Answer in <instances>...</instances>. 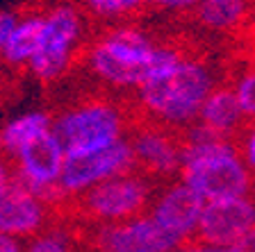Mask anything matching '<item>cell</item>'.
I'll list each match as a JSON object with an SVG mask.
<instances>
[{"instance_id": "cb8c5ba5", "label": "cell", "mask_w": 255, "mask_h": 252, "mask_svg": "<svg viewBox=\"0 0 255 252\" xmlns=\"http://www.w3.org/2000/svg\"><path fill=\"white\" fill-rule=\"evenodd\" d=\"M16 18H18V14L11 9H0V53H2V48H5V41L7 37H9L11 27H14Z\"/></svg>"}, {"instance_id": "44dd1931", "label": "cell", "mask_w": 255, "mask_h": 252, "mask_svg": "<svg viewBox=\"0 0 255 252\" xmlns=\"http://www.w3.org/2000/svg\"><path fill=\"white\" fill-rule=\"evenodd\" d=\"M196 2L198 0H146V9L166 16H185L194 11Z\"/></svg>"}, {"instance_id": "2e32d148", "label": "cell", "mask_w": 255, "mask_h": 252, "mask_svg": "<svg viewBox=\"0 0 255 252\" xmlns=\"http://www.w3.org/2000/svg\"><path fill=\"white\" fill-rule=\"evenodd\" d=\"M39 37H41V7L18 14L0 53V62L11 71L27 69V64L39 48Z\"/></svg>"}, {"instance_id": "83f0119b", "label": "cell", "mask_w": 255, "mask_h": 252, "mask_svg": "<svg viewBox=\"0 0 255 252\" xmlns=\"http://www.w3.org/2000/svg\"><path fill=\"white\" fill-rule=\"evenodd\" d=\"M141 252H153V250H141Z\"/></svg>"}, {"instance_id": "7a4b0ae2", "label": "cell", "mask_w": 255, "mask_h": 252, "mask_svg": "<svg viewBox=\"0 0 255 252\" xmlns=\"http://www.w3.org/2000/svg\"><path fill=\"white\" fill-rule=\"evenodd\" d=\"M164 43L137 21L103 25L101 30H94L80 64L105 93L121 98L134 93L148 78Z\"/></svg>"}, {"instance_id": "4316f807", "label": "cell", "mask_w": 255, "mask_h": 252, "mask_svg": "<svg viewBox=\"0 0 255 252\" xmlns=\"http://www.w3.org/2000/svg\"><path fill=\"white\" fill-rule=\"evenodd\" d=\"M23 248H25V241L0 232V252H23Z\"/></svg>"}, {"instance_id": "ac0fdd59", "label": "cell", "mask_w": 255, "mask_h": 252, "mask_svg": "<svg viewBox=\"0 0 255 252\" xmlns=\"http://www.w3.org/2000/svg\"><path fill=\"white\" fill-rule=\"evenodd\" d=\"M23 252H87L85 234L78 223L71 221L64 211L62 216L57 211L50 225L27 239Z\"/></svg>"}, {"instance_id": "ba28073f", "label": "cell", "mask_w": 255, "mask_h": 252, "mask_svg": "<svg viewBox=\"0 0 255 252\" xmlns=\"http://www.w3.org/2000/svg\"><path fill=\"white\" fill-rule=\"evenodd\" d=\"M132 166L155 184L175 179L182 162V134L148 121H134L128 134Z\"/></svg>"}, {"instance_id": "603a6c76", "label": "cell", "mask_w": 255, "mask_h": 252, "mask_svg": "<svg viewBox=\"0 0 255 252\" xmlns=\"http://www.w3.org/2000/svg\"><path fill=\"white\" fill-rule=\"evenodd\" d=\"M173 252H228L226 246H212V243H205L201 239H189V241L180 243Z\"/></svg>"}, {"instance_id": "d4e9b609", "label": "cell", "mask_w": 255, "mask_h": 252, "mask_svg": "<svg viewBox=\"0 0 255 252\" xmlns=\"http://www.w3.org/2000/svg\"><path fill=\"white\" fill-rule=\"evenodd\" d=\"M14 179H16L14 164H11V159L7 157V155L0 153V189H2V186H7L9 182H14Z\"/></svg>"}, {"instance_id": "8fae6325", "label": "cell", "mask_w": 255, "mask_h": 252, "mask_svg": "<svg viewBox=\"0 0 255 252\" xmlns=\"http://www.w3.org/2000/svg\"><path fill=\"white\" fill-rule=\"evenodd\" d=\"M251 232H255V195H235L207 200L194 239L212 246H230Z\"/></svg>"}, {"instance_id": "3957f363", "label": "cell", "mask_w": 255, "mask_h": 252, "mask_svg": "<svg viewBox=\"0 0 255 252\" xmlns=\"http://www.w3.org/2000/svg\"><path fill=\"white\" fill-rule=\"evenodd\" d=\"M178 179L205 202L255 193V177L239 155L235 139L214 137L198 125L182 132V162Z\"/></svg>"}, {"instance_id": "4fadbf2b", "label": "cell", "mask_w": 255, "mask_h": 252, "mask_svg": "<svg viewBox=\"0 0 255 252\" xmlns=\"http://www.w3.org/2000/svg\"><path fill=\"white\" fill-rule=\"evenodd\" d=\"M82 234L87 252H173L171 243L146 214L112 225L87 227Z\"/></svg>"}, {"instance_id": "277c9868", "label": "cell", "mask_w": 255, "mask_h": 252, "mask_svg": "<svg viewBox=\"0 0 255 252\" xmlns=\"http://www.w3.org/2000/svg\"><path fill=\"white\" fill-rule=\"evenodd\" d=\"M134 121L126 98L103 91L62 107L53 116V134L66 155H85L128 139Z\"/></svg>"}, {"instance_id": "9c48e42d", "label": "cell", "mask_w": 255, "mask_h": 252, "mask_svg": "<svg viewBox=\"0 0 255 252\" xmlns=\"http://www.w3.org/2000/svg\"><path fill=\"white\" fill-rule=\"evenodd\" d=\"M203 205H205V200L175 177L155 186L146 216L175 250L180 243L196 237Z\"/></svg>"}, {"instance_id": "ffe728a7", "label": "cell", "mask_w": 255, "mask_h": 252, "mask_svg": "<svg viewBox=\"0 0 255 252\" xmlns=\"http://www.w3.org/2000/svg\"><path fill=\"white\" fill-rule=\"evenodd\" d=\"M228 86L237 98V105L246 123H255V62L239 66L228 80Z\"/></svg>"}, {"instance_id": "e0dca14e", "label": "cell", "mask_w": 255, "mask_h": 252, "mask_svg": "<svg viewBox=\"0 0 255 252\" xmlns=\"http://www.w3.org/2000/svg\"><path fill=\"white\" fill-rule=\"evenodd\" d=\"M53 132V114L46 109H30L14 116L0 127V153L7 157H14L27 148L30 143L39 141Z\"/></svg>"}, {"instance_id": "7c38bea8", "label": "cell", "mask_w": 255, "mask_h": 252, "mask_svg": "<svg viewBox=\"0 0 255 252\" xmlns=\"http://www.w3.org/2000/svg\"><path fill=\"white\" fill-rule=\"evenodd\" d=\"M57 207L46 198L37 195L18 179L0 189V232L21 241H27L34 234L48 227L57 216Z\"/></svg>"}, {"instance_id": "9a60e30c", "label": "cell", "mask_w": 255, "mask_h": 252, "mask_svg": "<svg viewBox=\"0 0 255 252\" xmlns=\"http://www.w3.org/2000/svg\"><path fill=\"white\" fill-rule=\"evenodd\" d=\"M255 9V0H198L191 16L205 32L230 34L244 27Z\"/></svg>"}, {"instance_id": "f1b7e54d", "label": "cell", "mask_w": 255, "mask_h": 252, "mask_svg": "<svg viewBox=\"0 0 255 252\" xmlns=\"http://www.w3.org/2000/svg\"><path fill=\"white\" fill-rule=\"evenodd\" d=\"M253 195H255V193H253Z\"/></svg>"}, {"instance_id": "484cf974", "label": "cell", "mask_w": 255, "mask_h": 252, "mask_svg": "<svg viewBox=\"0 0 255 252\" xmlns=\"http://www.w3.org/2000/svg\"><path fill=\"white\" fill-rule=\"evenodd\" d=\"M226 250L228 252H255V232H251L244 239H239V241L226 246Z\"/></svg>"}, {"instance_id": "d6986e66", "label": "cell", "mask_w": 255, "mask_h": 252, "mask_svg": "<svg viewBox=\"0 0 255 252\" xmlns=\"http://www.w3.org/2000/svg\"><path fill=\"white\" fill-rule=\"evenodd\" d=\"M82 11L98 25L137 21V16L146 11V0H75Z\"/></svg>"}, {"instance_id": "7402d4cb", "label": "cell", "mask_w": 255, "mask_h": 252, "mask_svg": "<svg viewBox=\"0 0 255 252\" xmlns=\"http://www.w3.org/2000/svg\"><path fill=\"white\" fill-rule=\"evenodd\" d=\"M235 143H237L239 155L249 166L251 175L255 177V123H246L244 130L239 132V137L235 139Z\"/></svg>"}, {"instance_id": "52a82bcc", "label": "cell", "mask_w": 255, "mask_h": 252, "mask_svg": "<svg viewBox=\"0 0 255 252\" xmlns=\"http://www.w3.org/2000/svg\"><path fill=\"white\" fill-rule=\"evenodd\" d=\"M132 168V153H130L128 139L96 153L66 155L57 184V209L69 205L71 200H75L85 191L94 189L96 184L128 173Z\"/></svg>"}, {"instance_id": "5b68a950", "label": "cell", "mask_w": 255, "mask_h": 252, "mask_svg": "<svg viewBox=\"0 0 255 252\" xmlns=\"http://www.w3.org/2000/svg\"><path fill=\"white\" fill-rule=\"evenodd\" d=\"M94 23L75 0H53L41 7V37L27 73L41 84L64 80L80 64Z\"/></svg>"}, {"instance_id": "30bf717a", "label": "cell", "mask_w": 255, "mask_h": 252, "mask_svg": "<svg viewBox=\"0 0 255 252\" xmlns=\"http://www.w3.org/2000/svg\"><path fill=\"white\" fill-rule=\"evenodd\" d=\"M64 159H66V153H64L59 139L53 132H48L46 137H41L39 141L23 148L18 155H14L11 164H14L16 179L23 186H27L30 191H34L37 195L46 198L48 202L57 207V184Z\"/></svg>"}, {"instance_id": "6da1fadb", "label": "cell", "mask_w": 255, "mask_h": 252, "mask_svg": "<svg viewBox=\"0 0 255 252\" xmlns=\"http://www.w3.org/2000/svg\"><path fill=\"white\" fill-rule=\"evenodd\" d=\"M217 84H221L219 71L205 55L166 41L155 69L128 102L134 118L182 134L196 123L198 109Z\"/></svg>"}, {"instance_id": "5bb4252c", "label": "cell", "mask_w": 255, "mask_h": 252, "mask_svg": "<svg viewBox=\"0 0 255 252\" xmlns=\"http://www.w3.org/2000/svg\"><path fill=\"white\" fill-rule=\"evenodd\" d=\"M194 125L203 127L205 132L214 134L221 139H237L239 132L244 130L246 118L242 114L237 105L233 89L228 86V82L217 84L210 95L205 98V102L201 105Z\"/></svg>"}, {"instance_id": "8992f818", "label": "cell", "mask_w": 255, "mask_h": 252, "mask_svg": "<svg viewBox=\"0 0 255 252\" xmlns=\"http://www.w3.org/2000/svg\"><path fill=\"white\" fill-rule=\"evenodd\" d=\"M155 186L157 184L153 179L132 168L128 173L96 184L94 189L85 191L82 195L71 200L69 205H64L62 211L82 230L121 223L146 214Z\"/></svg>"}]
</instances>
